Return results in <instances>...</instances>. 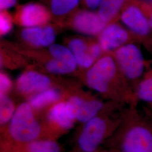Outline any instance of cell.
Instances as JSON below:
<instances>
[{
  "label": "cell",
  "instance_id": "6",
  "mask_svg": "<svg viewBox=\"0 0 152 152\" xmlns=\"http://www.w3.org/2000/svg\"><path fill=\"white\" fill-rule=\"evenodd\" d=\"M73 24L80 32L88 35H94L100 32L105 27V22L93 12L81 11L76 15Z\"/></svg>",
  "mask_w": 152,
  "mask_h": 152
},
{
  "label": "cell",
  "instance_id": "16",
  "mask_svg": "<svg viewBox=\"0 0 152 152\" xmlns=\"http://www.w3.org/2000/svg\"><path fill=\"white\" fill-rule=\"evenodd\" d=\"M50 52L55 59L76 69L77 63L70 49L60 45H53L50 48Z\"/></svg>",
  "mask_w": 152,
  "mask_h": 152
},
{
  "label": "cell",
  "instance_id": "11",
  "mask_svg": "<svg viewBox=\"0 0 152 152\" xmlns=\"http://www.w3.org/2000/svg\"><path fill=\"white\" fill-rule=\"evenodd\" d=\"M122 20L137 34L145 35L149 32V26L147 19L136 7L131 6L127 8L122 15Z\"/></svg>",
  "mask_w": 152,
  "mask_h": 152
},
{
  "label": "cell",
  "instance_id": "9",
  "mask_svg": "<svg viewBox=\"0 0 152 152\" xmlns=\"http://www.w3.org/2000/svg\"><path fill=\"white\" fill-rule=\"evenodd\" d=\"M22 36L25 41L36 46H48L55 39L54 31L50 27L27 28L22 31Z\"/></svg>",
  "mask_w": 152,
  "mask_h": 152
},
{
  "label": "cell",
  "instance_id": "23",
  "mask_svg": "<svg viewBox=\"0 0 152 152\" xmlns=\"http://www.w3.org/2000/svg\"><path fill=\"white\" fill-rule=\"evenodd\" d=\"M137 95L142 100L152 102V77L141 82L138 88Z\"/></svg>",
  "mask_w": 152,
  "mask_h": 152
},
{
  "label": "cell",
  "instance_id": "3",
  "mask_svg": "<svg viewBox=\"0 0 152 152\" xmlns=\"http://www.w3.org/2000/svg\"><path fill=\"white\" fill-rule=\"evenodd\" d=\"M115 73V65L113 60L109 56L104 57L99 60L88 72L87 83L98 92H106Z\"/></svg>",
  "mask_w": 152,
  "mask_h": 152
},
{
  "label": "cell",
  "instance_id": "7",
  "mask_svg": "<svg viewBox=\"0 0 152 152\" xmlns=\"http://www.w3.org/2000/svg\"><path fill=\"white\" fill-rule=\"evenodd\" d=\"M50 85V80L47 76L32 71L23 73L17 81L18 90L25 94L40 92L48 88Z\"/></svg>",
  "mask_w": 152,
  "mask_h": 152
},
{
  "label": "cell",
  "instance_id": "22",
  "mask_svg": "<svg viewBox=\"0 0 152 152\" xmlns=\"http://www.w3.org/2000/svg\"><path fill=\"white\" fill-rule=\"evenodd\" d=\"M46 68L48 71L54 74H65L75 70L69 65L55 59L49 61L46 65Z\"/></svg>",
  "mask_w": 152,
  "mask_h": 152
},
{
  "label": "cell",
  "instance_id": "12",
  "mask_svg": "<svg viewBox=\"0 0 152 152\" xmlns=\"http://www.w3.org/2000/svg\"><path fill=\"white\" fill-rule=\"evenodd\" d=\"M69 47L78 65L82 67L88 68L92 64L95 59L82 40L80 39L72 40L69 44Z\"/></svg>",
  "mask_w": 152,
  "mask_h": 152
},
{
  "label": "cell",
  "instance_id": "27",
  "mask_svg": "<svg viewBox=\"0 0 152 152\" xmlns=\"http://www.w3.org/2000/svg\"><path fill=\"white\" fill-rule=\"evenodd\" d=\"M90 51L91 54L93 56V58L94 59H95L100 54L101 49H100V47L98 45H94L91 47V48L90 49Z\"/></svg>",
  "mask_w": 152,
  "mask_h": 152
},
{
  "label": "cell",
  "instance_id": "10",
  "mask_svg": "<svg viewBox=\"0 0 152 152\" xmlns=\"http://www.w3.org/2000/svg\"><path fill=\"white\" fill-rule=\"evenodd\" d=\"M127 38V33L123 28L112 24L102 32L100 38V46L105 50H112L125 43Z\"/></svg>",
  "mask_w": 152,
  "mask_h": 152
},
{
  "label": "cell",
  "instance_id": "21",
  "mask_svg": "<svg viewBox=\"0 0 152 152\" xmlns=\"http://www.w3.org/2000/svg\"><path fill=\"white\" fill-rule=\"evenodd\" d=\"M85 101L77 96L71 98L66 103V108L68 115L72 120H77L78 115Z\"/></svg>",
  "mask_w": 152,
  "mask_h": 152
},
{
  "label": "cell",
  "instance_id": "14",
  "mask_svg": "<svg viewBox=\"0 0 152 152\" xmlns=\"http://www.w3.org/2000/svg\"><path fill=\"white\" fill-rule=\"evenodd\" d=\"M60 96V93L58 90L47 88L33 96L30 100V105L33 108H42L58 101Z\"/></svg>",
  "mask_w": 152,
  "mask_h": 152
},
{
  "label": "cell",
  "instance_id": "24",
  "mask_svg": "<svg viewBox=\"0 0 152 152\" xmlns=\"http://www.w3.org/2000/svg\"><path fill=\"white\" fill-rule=\"evenodd\" d=\"M12 22L11 18L6 13H1L0 16V29L2 34H7L11 31Z\"/></svg>",
  "mask_w": 152,
  "mask_h": 152
},
{
  "label": "cell",
  "instance_id": "1",
  "mask_svg": "<svg viewBox=\"0 0 152 152\" xmlns=\"http://www.w3.org/2000/svg\"><path fill=\"white\" fill-rule=\"evenodd\" d=\"M41 127L34 117L32 106L22 103L15 111L9 126V133L15 140L30 142L39 135Z\"/></svg>",
  "mask_w": 152,
  "mask_h": 152
},
{
  "label": "cell",
  "instance_id": "5",
  "mask_svg": "<svg viewBox=\"0 0 152 152\" xmlns=\"http://www.w3.org/2000/svg\"><path fill=\"white\" fill-rule=\"evenodd\" d=\"M117 58L122 71L129 78H136L141 75L144 68L141 51L134 45H127L119 49Z\"/></svg>",
  "mask_w": 152,
  "mask_h": 152
},
{
  "label": "cell",
  "instance_id": "13",
  "mask_svg": "<svg viewBox=\"0 0 152 152\" xmlns=\"http://www.w3.org/2000/svg\"><path fill=\"white\" fill-rule=\"evenodd\" d=\"M49 120L63 129H69L73 124L67 113L66 103H59L54 105L48 113Z\"/></svg>",
  "mask_w": 152,
  "mask_h": 152
},
{
  "label": "cell",
  "instance_id": "15",
  "mask_svg": "<svg viewBox=\"0 0 152 152\" xmlns=\"http://www.w3.org/2000/svg\"><path fill=\"white\" fill-rule=\"evenodd\" d=\"M125 0H101L99 4V15L104 22L113 19L124 4Z\"/></svg>",
  "mask_w": 152,
  "mask_h": 152
},
{
  "label": "cell",
  "instance_id": "20",
  "mask_svg": "<svg viewBox=\"0 0 152 152\" xmlns=\"http://www.w3.org/2000/svg\"><path fill=\"white\" fill-rule=\"evenodd\" d=\"M15 111L14 105L9 98L6 96L1 97L0 122L1 125L10 121Z\"/></svg>",
  "mask_w": 152,
  "mask_h": 152
},
{
  "label": "cell",
  "instance_id": "19",
  "mask_svg": "<svg viewBox=\"0 0 152 152\" xmlns=\"http://www.w3.org/2000/svg\"><path fill=\"white\" fill-rule=\"evenodd\" d=\"M80 0H51V10L55 15H63L74 9Z\"/></svg>",
  "mask_w": 152,
  "mask_h": 152
},
{
  "label": "cell",
  "instance_id": "2",
  "mask_svg": "<svg viewBox=\"0 0 152 152\" xmlns=\"http://www.w3.org/2000/svg\"><path fill=\"white\" fill-rule=\"evenodd\" d=\"M124 152H152V126L137 120L126 132L122 140Z\"/></svg>",
  "mask_w": 152,
  "mask_h": 152
},
{
  "label": "cell",
  "instance_id": "17",
  "mask_svg": "<svg viewBox=\"0 0 152 152\" xmlns=\"http://www.w3.org/2000/svg\"><path fill=\"white\" fill-rule=\"evenodd\" d=\"M103 108L102 103L98 100L84 102L77 120L81 122H87L95 116Z\"/></svg>",
  "mask_w": 152,
  "mask_h": 152
},
{
  "label": "cell",
  "instance_id": "8",
  "mask_svg": "<svg viewBox=\"0 0 152 152\" xmlns=\"http://www.w3.org/2000/svg\"><path fill=\"white\" fill-rule=\"evenodd\" d=\"M48 18L46 9L37 4H29L23 6L20 13L21 23L28 28L38 27L47 22Z\"/></svg>",
  "mask_w": 152,
  "mask_h": 152
},
{
  "label": "cell",
  "instance_id": "18",
  "mask_svg": "<svg viewBox=\"0 0 152 152\" xmlns=\"http://www.w3.org/2000/svg\"><path fill=\"white\" fill-rule=\"evenodd\" d=\"M28 152H61L59 145L51 140H34L28 146Z\"/></svg>",
  "mask_w": 152,
  "mask_h": 152
},
{
  "label": "cell",
  "instance_id": "29",
  "mask_svg": "<svg viewBox=\"0 0 152 152\" xmlns=\"http://www.w3.org/2000/svg\"><path fill=\"white\" fill-rule=\"evenodd\" d=\"M149 24H150V25L152 27V14L151 16V18H150V20H149Z\"/></svg>",
  "mask_w": 152,
  "mask_h": 152
},
{
  "label": "cell",
  "instance_id": "26",
  "mask_svg": "<svg viewBox=\"0 0 152 152\" xmlns=\"http://www.w3.org/2000/svg\"><path fill=\"white\" fill-rule=\"evenodd\" d=\"M16 0H0L1 10H6L11 8L16 4Z\"/></svg>",
  "mask_w": 152,
  "mask_h": 152
},
{
  "label": "cell",
  "instance_id": "25",
  "mask_svg": "<svg viewBox=\"0 0 152 152\" xmlns=\"http://www.w3.org/2000/svg\"><path fill=\"white\" fill-rule=\"evenodd\" d=\"M11 87V81L10 78L4 73L0 75V95L1 97L6 96Z\"/></svg>",
  "mask_w": 152,
  "mask_h": 152
},
{
  "label": "cell",
  "instance_id": "28",
  "mask_svg": "<svg viewBox=\"0 0 152 152\" xmlns=\"http://www.w3.org/2000/svg\"><path fill=\"white\" fill-rule=\"evenodd\" d=\"M87 6L91 9H95L99 6L101 0H85Z\"/></svg>",
  "mask_w": 152,
  "mask_h": 152
},
{
  "label": "cell",
  "instance_id": "4",
  "mask_svg": "<svg viewBox=\"0 0 152 152\" xmlns=\"http://www.w3.org/2000/svg\"><path fill=\"white\" fill-rule=\"evenodd\" d=\"M107 130V122L101 118L96 117L86 122L78 139V145L82 151H95L103 140Z\"/></svg>",
  "mask_w": 152,
  "mask_h": 152
}]
</instances>
